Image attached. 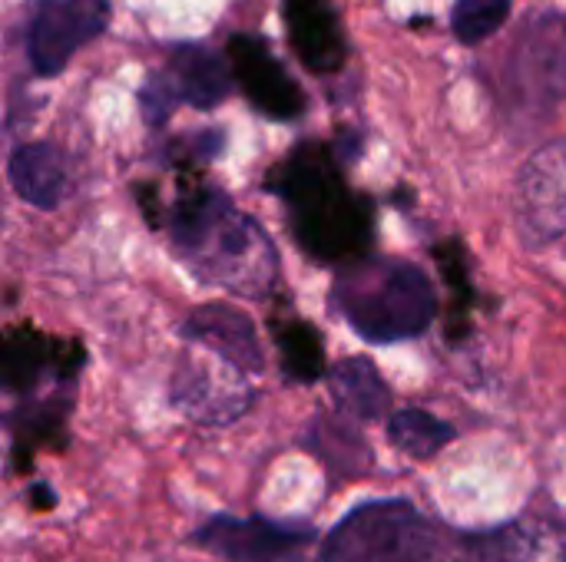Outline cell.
<instances>
[{
    "label": "cell",
    "mask_w": 566,
    "mask_h": 562,
    "mask_svg": "<svg viewBox=\"0 0 566 562\" xmlns=\"http://www.w3.org/2000/svg\"><path fill=\"white\" fill-rule=\"evenodd\" d=\"M169 232L186 265L232 295L262 298L279 278L272 238L216 189L182 199Z\"/></svg>",
    "instance_id": "obj_1"
},
{
    "label": "cell",
    "mask_w": 566,
    "mask_h": 562,
    "mask_svg": "<svg viewBox=\"0 0 566 562\" xmlns=\"http://www.w3.org/2000/svg\"><path fill=\"white\" fill-rule=\"evenodd\" d=\"M338 315L371 344H395L428 331L438 311L431 278L401 258H371L335 278Z\"/></svg>",
    "instance_id": "obj_2"
},
{
    "label": "cell",
    "mask_w": 566,
    "mask_h": 562,
    "mask_svg": "<svg viewBox=\"0 0 566 562\" xmlns=\"http://www.w3.org/2000/svg\"><path fill=\"white\" fill-rule=\"evenodd\" d=\"M322 562H441V537L408 500H371L332 527Z\"/></svg>",
    "instance_id": "obj_3"
},
{
    "label": "cell",
    "mask_w": 566,
    "mask_h": 562,
    "mask_svg": "<svg viewBox=\"0 0 566 562\" xmlns=\"http://www.w3.org/2000/svg\"><path fill=\"white\" fill-rule=\"evenodd\" d=\"M285 195L295 212L298 238L322 258H342L361 245L368 222L325 162L295 159V166H289Z\"/></svg>",
    "instance_id": "obj_4"
},
{
    "label": "cell",
    "mask_w": 566,
    "mask_h": 562,
    "mask_svg": "<svg viewBox=\"0 0 566 562\" xmlns=\"http://www.w3.org/2000/svg\"><path fill=\"white\" fill-rule=\"evenodd\" d=\"M109 0H36L27 17V60L43 79L60 76L76 50L106 33Z\"/></svg>",
    "instance_id": "obj_5"
},
{
    "label": "cell",
    "mask_w": 566,
    "mask_h": 562,
    "mask_svg": "<svg viewBox=\"0 0 566 562\" xmlns=\"http://www.w3.org/2000/svg\"><path fill=\"white\" fill-rule=\"evenodd\" d=\"M252 374L219 358L202 344H189L172 378V401L199 424L222 427L242 417L252 404Z\"/></svg>",
    "instance_id": "obj_6"
},
{
    "label": "cell",
    "mask_w": 566,
    "mask_h": 562,
    "mask_svg": "<svg viewBox=\"0 0 566 562\" xmlns=\"http://www.w3.org/2000/svg\"><path fill=\"white\" fill-rule=\"evenodd\" d=\"M517 219L527 238L557 242L566 235V136L541 146L517 176Z\"/></svg>",
    "instance_id": "obj_7"
},
{
    "label": "cell",
    "mask_w": 566,
    "mask_h": 562,
    "mask_svg": "<svg viewBox=\"0 0 566 562\" xmlns=\"http://www.w3.org/2000/svg\"><path fill=\"white\" fill-rule=\"evenodd\" d=\"M312 540V530L272 523V520H235L216 517L196 530L192 543L229 562H279Z\"/></svg>",
    "instance_id": "obj_8"
},
{
    "label": "cell",
    "mask_w": 566,
    "mask_h": 562,
    "mask_svg": "<svg viewBox=\"0 0 566 562\" xmlns=\"http://www.w3.org/2000/svg\"><path fill=\"white\" fill-rule=\"evenodd\" d=\"M229 56H232L235 79L242 83V89L262 113L275 119H292L305 109V96L298 83L285 73V66L272 56V50L262 46L255 36H232Z\"/></svg>",
    "instance_id": "obj_9"
},
{
    "label": "cell",
    "mask_w": 566,
    "mask_h": 562,
    "mask_svg": "<svg viewBox=\"0 0 566 562\" xmlns=\"http://www.w3.org/2000/svg\"><path fill=\"white\" fill-rule=\"evenodd\" d=\"M182 338L189 344H202V348L216 351L219 358L232 361L235 368H242L252 378L265 368L262 344L255 338L252 321L242 311H235L232 305L216 301V305L196 308L182 325Z\"/></svg>",
    "instance_id": "obj_10"
},
{
    "label": "cell",
    "mask_w": 566,
    "mask_h": 562,
    "mask_svg": "<svg viewBox=\"0 0 566 562\" xmlns=\"http://www.w3.org/2000/svg\"><path fill=\"white\" fill-rule=\"evenodd\" d=\"M285 26L308 70L335 73L345 63V33L332 0H285Z\"/></svg>",
    "instance_id": "obj_11"
},
{
    "label": "cell",
    "mask_w": 566,
    "mask_h": 562,
    "mask_svg": "<svg viewBox=\"0 0 566 562\" xmlns=\"http://www.w3.org/2000/svg\"><path fill=\"white\" fill-rule=\"evenodd\" d=\"M10 189L33 209H56L70 192V162L53 142H20L7 159Z\"/></svg>",
    "instance_id": "obj_12"
},
{
    "label": "cell",
    "mask_w": 566,
    "mask_h": 562,
    "mask_svg": "<svg viewBox=\"0 0 566 562\" xmlns=\"http://www.w3.org/2000/svg\"><path fill=\"white\" fill-rule=\"evenodd\" d=\"M179 93L182 103L196 109H216L226 103V96L235 86V70L232 63L216 53L212 46L202 43H179L169 53V73H166Z\"/></svg>",
    "instance_id": "obj_13"
},
{
    "label": "cell",
    "mask_w": 566,
    "mask_h": 562,
    "mask_svg": "<svg viewBox=\"0 0 566 562\" xmlns=\"http://www.w3.org/2000/svg\"><path fill=\"white\" fill-rule=\"evenodd\" d=\"M461 562H566V537L547 523H511L478 537Z\"/></svg>",
    "instance_id": "obj_14"
},
{
    "label": "cell",
    "mask_w": 566,
    "mask_h": 562,
    "mask_svg": "<svg viewBox=\"0 0 566 562\" xmlns=\"http://www.w3.org/2000/svg\"><path fill=\"white\" fill-rule=\"evenodd\" d=\"M332 391L342 401L345 411H352L355 417H381L388 411V384L378 374V368L365 358H348L332 371Z\"/></svg>",
    "instance_id": "obj_15"
},
{
    "label": "cell",
    "mask_w": 566,
    "mask_h": 562,
    "mask_svg": "<svg viewBox=\"0 0 566 562\" xmlns=\"http://www.w3.org/2000/svg\"><path fill=\"white\" fill-rule=\"evenodd\" d=\"M388 441L411 457H434L441 447H448L454 441V427L448 421L434 417L431 411L401 407L398 414H391Z\"/></svg>",
    "instance_id": "obj_16"
},
{
    "label": "cell",
    "mask_w": 566,
    "mask_h": 562,
    "mask_svg": "<svg viewBox=\"0 0 566 562\" xmlns=\"http://www.w3.org/2000/svg\"><path fill=\"white\" fill-rule=\"evenodd\" d=\"M514 0H454L451 7V30L458 43L478 46L491 40L511 17Z\"/></svg>",
    "instance_id": "obj_17"
},
{
    "label": "cell",
    "mask_w": 566,
    "mask_h": 562,
    "mask_svg": "<svg viewBox=\"0 0 566 562\" xmlns=\"http://www.w3.org/2000/svg\"><path fill=\"white\" fill-rule=\"evenodd\" d=\"M282 358H285V368L302 378V381H312L322 374V338L302 325H292L285 335H282Z\"/></svg>",
    "instance_id": "obj_18"
},
{
    "label": "cell",
    "mask_w": 566,
    "mask_h": 562,
    "mask_svg": "<svg viewBox=\"0 0 566 562\" xmlns=\"http://www.w3.org/2000/svg\"><path fill=\"white\" fill-rule=\"evenodd\" d=\"M176 103H182V99H179V93H176V86H172V79L166 73L149 76L146 86L139 89V109H143L149 126H163L172 116Z\"/></svg>",
    "instance_id": "obj_19"
}]
</instances>
